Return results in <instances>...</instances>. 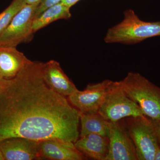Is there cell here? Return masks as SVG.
Instances as JSON below:
<instances>
[{"instance_id":"cell-1","label":"cell","mask_w":160,"mask_h":160,"mask_svg":"<svg viewBox=\"0 0 160 160\" xmlns=\"http://www.w3.org/2000/svg\"><path fill=\"white\" fill-rule=\"evenodd\" d=\"M43 63L30 61L14 78L0 80V142L12 138L73 143L81 112L47 86Z\"/></svg>"},{"instance_id":"cell-2","label":"cell","mask_w":160,"mask_h":160,"mask_svg":"<svg viewBox=\"0 0 160 160\" xmlns=\"http://www.w3.org/2000/svg\"><path fill=\"white\" fill-rule=\"evenodd\" d=\"M123 15L121 22L106 32L104 40L107 44L135 45L147 39L160 36V21L145 22L132 9L126 10Z\"/></svg>"},{"instance_id":"cell-3","label":"cell","mask_w":160,"mask_h":160,"mask_svg":"<svg viewBox=\"0 0 160 160\" xmlns=\"http://www.w3.org/2000/svg\"><path fill=\"white\" fill-rule=\"evenodd\" d=\"M126 93L136 102L154 126L160 123V87L138 72H128L120 81Z\"/></svg>"},{"instance_id":"cell-4","label":"cell","mask_w":160,"mask_h":160,"mask_svg":"<svg viewBox=\"0 0 160 160\" xmlns=\"http://www.w3.org/2000/svg\"><path fill=\"white\" fill-rule=\"evenodd\" d=\"M122 120L135 147L138 160H154L160 144L151 120L146 116L130 117Z\"/></svg>"},{"instance_id":"cell-5","label":"cell","mask_w":160,"mask_h":160,"mask_svg":"<svg viewBox=\"0 0 160 160\" xmlns=\"http://www.w3.org/2000/svg\"><path fill=\"white\" fill-rule=\"evenodd\" d=\"M98 112L111 122L130 117L145 116L137 103L128 96L120 81H111Z\"/></svg>"},{"instance_id":"cell-6","label":"cell","mask_w":160,"mask_h":160,"mask_svg":"<svg viewBox=\"0 0 160 160\" xmlns=\"http://www.w3.org/2000/svg\"><path fill=\"white\" fill-rule=\"evenodd\" d=\"M39 4H26L0 35V46L16 47L31 39L34 33L32 22Z\"/></svg>"},{"instance_id":"cell-7","label":"cell","mask_w":160,"mask_h":160,"mask_svg":"<svg viewBox=\"0 0 160 160\" xmlns=\"http://www.w3.org/2000/svg\"><path fill=\"white\" fill-rule=\"evenodd\" d=\"M108 124L109 149L106 160H138L135 147L123 120Z\"/></svg>"},{"instance_id":"cell-8","label":"cell","mask_w":160,"mask_h":160,"mask_svg":"<svg viewBox=\"0 0 160 160\" xmlns=\"http://www.w3.org/2000/svg\"><path fill=\"white\" fill-rule=\"evenodd\" d=\"M111 80L87 85L82 91L78 90L68 97L69 103L81 113L98 112Z\"/></svg>"},{"instance_id":"cell-9","label":"cell","mask_w":160,"mask_h":160,"mask_svg":"<svg viewBox=\"0 0 160 160\" xmlns=\"http://www.w3.org/2000/svg\"><path fill=\"white\" fill-rule=\"evenodd\" d=\"M40 141L24 138H12L0 142V149L6 160H32L40 158Z\"/></svg>"},{"instance_id":"cell-10","label":"cell","mask_w":160,"mask_h":160,"mask_svg":"<svg viewBox=\"0 0 160 160\" xmlns=\"http://www.w3.org/2000/svg\"><path fill=\"white\" fill-rule=\"evenodd\" d=\"M39 157L53 160H84L87 158L74 144L56 139L40 141Z\"/></svg>"},{"instance_id":"cell-11","label":"cell","mask_w":160,"mask_h":160,"mask_svg":"<svg viewBox=\"0 0 160 160\" xmlns=\"http://www.w3.org/2000/svg\"><path fill=\"white\" fill-rule=\"evenodd\" d=\"M42 74L47 86L61 95L66 97L78 90L74 83L63 71L59 63L55 60L43 63Z\"/></svg>"},{"instance_id":"cell-12","label":"cell","mask_w":160,"mask_h":160,"mask_svg":"<svg viewBox=\"0 0 160 160\" xmlns=\"http://www.w3.org/2000/svg\"><path fill=\"white\" fill-rule=\"evenodd\" d=\"M30 61L16 47L0 46V80L14 78Z\"/></svg>"},{"instance_id":"cell-13","label":"cell","mask_w":160,"mask_h":160,"mask_svg":"<svg viewBox=\"0 0 160 160\" xmlns=\"http://www.w3.org/2000/svg\"><path fill=\"white\" fill-rule=\"evenodd\" d=\"M109 138L98 134L80 137L74 143L75 147L84 155L92 159L106 160L109 152Z\"/></svg>"},{"instance_id":"cell-14","label":"cell","mask_w":160,"mask_h":160,"mask_svg":"<svg viewBox=\"0 0 160 160\" xmlns=\"http://www.w3.org/2000/svg\"><path fill=\"white\" fill-rule=\"evenodd\" d=\"M70 9L61 2L47 8L34 18L32 22L33 32L34 33L58 20L70 18L72 14Z\"/></svg>"},{"instance_id":"cell-15","label":"cell","mask_w":160,"mask_h":160,"mask_svg":"<svg viewBox=\"0 0 160 160\" xmlns=\"http://www.w3.org/2000/svg\"><path fill=\"white\" fill-rule=\"evenodd\" d=\"M80 137L90 134H98L108 137V122L98 113H81Z\"/></svg>"},{"instance_id":"cell-16","label":"cell","mask_w":160,"mask_h":160,"mask_svg":"<svg viewBox=\"0 0 160 160\" xmlns=\"http://www.w3.org/2000/svg\"><path fill=\"white\" fill-rule=\"evenodd\" d=\"M26 4L25 0H13L10 5L0 13V35Z\"/></svg>"},{"instance_id":"cell-17","label":"cell","mask_w":160,"mask_h":160,"mask_svg":"<svg viewBox=\"0 0 160 160\" xmlns=\"http://www.w3.org/2000/svg\"><path fill=\"white\" fill-rule=\"evenodd\" d=\"M62 0H43L38 6L35 14V18L38 16L47 8L57 3L60 2Z\"/></svg>"},{"instance_id":"cell-18","label":"cell","mask_w":160,"mask_h":160,"mask_svg":"<svg viewBox=\"0 0 160 160\" xmlns=\"http://www.w3.org/2000/svg\"><path fill=\"white\" fill-rule=\"evenodd\" d=\"M80 1L81 0H62L61 2L69 8H71L72 6H74Z\"/></svg>"},{"instance_id":"cell-19","label":"cell","mask_w":160,"mask_h":160,"mask_svg":"<svg viewBox=\"0 0 160 160\" xmlns=\"http://www.w3.org/2000/svg\"><path fill=\"white\" fill-rule=\"evenodd\" d=\"M43 0H25L26 4L28 5H34L40 4Z\"/></svg>"},{"instance_id":"cell-20","label":"cell","mask_w":160,"mask_h":160,"mask_svg":"<svg viewBox=\"0 0 160 160\" xmlns=\"http://www.w3.org/2000/svg\"><path fill=\"white\" fill-rule=\"evenodd\" d=\"M155 127L156 131L157 134L158 139L160 146V123L157 126H155Z\"/></svg>"},{"instance_id":"cell-21","label":"cell","mask_w":160,"mask_h":160,"mask_svg":"<svg viewBox=\"0 0 160 160\" xmlns=\"http://www.w3.org/2000/svg\"><path fill=\"white\" fill-rule=\"evenodd\" d=\"M154 160H160V146L155 155Z\"/></svg>"},{"instance_id":"cell-22","label":"cell","mask_w":160,"mask_h":160,"mask_svg":"<svg viewBox=\"0 0 160 160\" xmlns=\"http://www.w3.org/2000/svg\"><path fill=\"white\" fill-rule=\"evenodd\" d=\"M0 160H5V159H4V157H3L1 149H0Z\"/></svg>"}]
</instances>
